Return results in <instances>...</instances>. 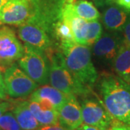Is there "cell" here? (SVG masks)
Instances as JSON below:
<instances>
[{
	"instance_id": "6da1fadb",
	"label": "cell",
	"mask_w": 130,
	"mask_h": 130,
	"mask_svg": "<svg viewBox=\"0 0 130 130\" xmlns=\"http://www.w3.org/2000/svg\"><path fill=\"white\" fill-rule=\"evenodd\" d=\"M103 103L118 122L130 126V84L118 75H103L99 82Z\"/></svg>"
},
{
	"instance_id": "7a4b0ae2",
	"label": "cell",
	"mask_w": 130,
	"mask_h": 130,
	"mask_svg": "<svg viewBox=\"0 0 130 130\" xmlns=\"http://www.w3.org/2000/svg\"><path fill=\"white\" fill-rule=\"evenodd\" d=\"M59 48L65 66L79 81L89 88L96 83L98 72L91 59L90 46L64 42L59 44Z\"/></svg>"
},
{
	"instance_id": "3957f363",
	"label": "cell",
	"mask_w": 130,
	"mask_h": 130,
	"mask_svg": "<svg viewBox=\"0 0 130 130\" xmlns=\"http://www.w3.org/2000/svg\"><path fill=\"white\" fill-rule=\"evenodd\" d=\"M75 0H66L61 12V20L71 28L75 43L90 46L101 36L102 25L98 21L89 22L79 18L73 9Z\"/></svg>"
},
{
	"instance_id": "277c9868",
	"label": "cell",
	"mask_w": 130,
	"mask_h": 130,
	"mask_svg": "<svg viewBox=\"0 0 130 130\" xmlns=\"http://www.w3.org/2000/svg\"><path fill=\"white\" fill-rule=\"evenodd\" d=\"M48 82L52 87L69 95H85L90 92L88 86L84 85L67 69L59 52L51 57Z\"/></svg>"
},
{
	"instance_id": "5b68a950",
	"label": "cell",
	"mask_w": 130,
	"mask_h": 130,
	"mask_svg": "<svg viewBox=\"0 0 130 130\" xmlns=\"http://www.w3.org/2000/svg\"><path fill=\"white\" fill-rule=\"evenodd\" d=\"M18 64L37 84L48 83L49 65L44 52L25 43L23 55L18 60Z\"/></svg>"
},
{
	"instance_id": "8992f818",
	"label": "cell",
	"mask_w": 130,
	"mask_h": 130,
	"mask_svg": "<svg viewBox=\"0 0 130 130\" xmlns=\"http://www.w3.org/2000/svg\"><path fill=\"white\" fill-rule=\"evenodd\" d=\"M4 81L7 94L14 98L27 97L38 88V84L14 63L5 71Z\"/></svg>"
},
{
	"instance_id": "52a82bcc",
	"label": "cell",
	"mask_w": 130,
	"mask_h": 130,
	"mask_svg": "<svg viewBox=\"0 0 130 130\" xmlns=\"http://www.w3.org/2000/svg\"><path fill=\"white\" fill-rule=\"evenodd\" d=\"M85 124L100 130H110L116 121L107 111L103 103L96 98H86L81 103Z\"/></svg>"
},
{
	"instance_id": "ba28073f",
	"label": "cell",
	"mask_w": 130,
	"mask_h": 130,
	"mask_svg": "<svg viewBox=\"0 0 130 130\" xmlns=\"http://www.w3.org/2000/svg\"><path fill=\"white\" fill-rule=\"evenodd\" d=\"M23 53L24 46L14 30L7 26L0 28V65L9 67L19 60Z\"/></svg>"
},
{
	"instance_id": "9c48e42d",
	"label": "cell",
	"mask_w": 130,
	"mask_h": 130,
	"mask_svg": "<svg viewBox=\"0 0 130 130\" xmlns=\"http://www.w3.org/2000/svg\"><path fill=\"white\" fill-rule=\"evenodd\" d=\"M33 13L30 0H10L0 9V23L20 25L27 22Z\"/></svg>"
},
{
	"instance_id": "30bf717a",
	"label": "cell",
	"mask_w": 130,
	"mask_h": 130,
	"mask_svg": "<svg viewBox=\"0 0 130 130\" xmlns=\"http://www.w3.org/2000/svg\"><path fill=\"white\" fill-rule=\"evenodd\" d=\"M18 36L25 43L44 53L51 50L53 42L48 34L30 20L19 25Z\"/></svg>"
},
{
	"instance_id": "8fae6325",
	"label": "cell",
	"mask_w": 130,
	"mask_h": 130,
	"mask_svg": "<svg viewBox=\"0 0 130 130\" xmlns=\"http://www.w3.org/2000/svg\"><path fill=\"white\" fill-rule=\"evenodd\" d=\"M59 123L69 130H76L83 124L82 108L75 95H69L58 110Z\"/></svg>"
},
{
	"instance_id": "7c38bea8",
	"label": "cell",
	"mask_w": 130,
	"mask_h": 130,
	"mask_svg": "<svg viewBox=\"0 0 130 130\" xmlns=\"http://www.w3.org/2000/svg\"><path fill=\"white\" fill-rule=\"evenodd\" d=\"M122 41L116 33H102L101 36L93 45V54L99 59L112 64Z\"/></svg>"
},
{
	"instance_id": "4fadbf2b",
	"label": "cell",
	"mask_w": 130,
	"mask_h": 130,
	"mask_svg": "<svg viewBox=\"0 0 130 130\" xmlns=\"http://www.w3.org/2000/svg\"><path fill=\"white\" fill-rule=\"evenodd\" d=\"M69 95L62 93L55 88L49 85H43L36 89L31 94L30 101L42 103L47 106L59 110L67 100Z\"/></svg>"
},
{
	"instance_id": "5bb4252c",
	"label": "cell",
	"mask_w": 130,
	"mask_h": 130,
	"mask_svg": "<svg viewBox=\"0 0 130 130\" xmlns=\"http://www.w3.org/2000/svg\"><path fill=\"white\" fill-rule=\"evenodd\" d=\"M128 12L121 7L111 6L105 9L103 13V23L107 30L117 31L123 30L127 21Z\"/></svg>"
},
{
	"instance_id": "9a60e30c",
	"label": "cell",
	"mask_w": 130,
	"mask_h": 130,
	"mask_svg": "<svg viewBox=\"0 0 130 130\" xmlns=\"http://www.w3.org/2000/svg\"><path fill=\"white\" fill-rule=\"evenodd\" d=\"M28 106L30 111L41 126L51 125L59 122L58 111L42 103L29 101Z\"/></svg>"
},
{
	"instance_id": "2e32d148",
	"label": "cell",
	"mask_w": 130,
	"mask_h": 130,
	"mask_svg": "<svg viewBox=\"0 0 130 130\" xmlns=\"http://www.w3.org/2000/svg\"><path fill=\"white\" fill-rule=\"evenodd\" d=\"M112 64L117 75L130 84V45L124 40Z\"/></svg>"
},
{
	"instance_id": "e0dca14e",
	"label": "cell",
	"mask_w": 130,
	"mask_h": 130,
	"mask_svg": "<svg viewBox=\"0 0 130 130\" xmlns=\"http://www.w3.org/2000/svg\"><path fill=\"white\" fill-rule=\"evenodd\" d=\"M12 113L23 130L37 129L40 124L30 111L28 101H22L18 103L12 109Z\"/></svg>"
},
{
	"instance_id": "ac0fdd59",
	"label": "cell",
	"mask_w": 130,
	"mask_h": 130,
	"mask_svg": "<svg viewBox=\"0 0 130 130\" xmlns=\"http://www.w3.org/2000/svg\"><path fill=\"white\" fill-rule=\"evenodd\" d=\"M73 9L79 18L86 21H98L101 14L92 2L87 0H75Z\"/></svg>"
},
{
	"instance_id": "d6986e66",
	"label": "cell",
	"mask_w": 130,
	"mask_h": 130,
	"mask_svg": "<svg viewBox=\"0 0 130 130\" xmlns=\"http://www.w3.org/2000/svg\"><path fill=\"white\" fill-rule=\"evenodd\" d=\"M53 39L60 44L64 42H75L70 27L64 21L60 20L55 25L53 32Z\"/></svg>"
},
{
	"instance_id": "ffe728a7",
	"label": "cell",
	"mask_w": 130,
	"mask_h": 130,
	"mask_svg": "<svg viewBox=\"0 0 130 130\" xmlns=\"http://www.w3.org/2000/svg\"><path fill=\"white\" fill-rule=\"evenodd\" d=\"M0 130H23L12 111L5 112L0 117Z\"/></svg>"
},
{
	"instance_id": "44dd1931",
	"label": "cell",
	"mask_w": 130,
	"mask_h": 130,
	"mask_svg": "<svg viewBox=\"0 0 130 130\" xmlns=\"http://www.w3.org/2000/svg\"><path fill=\"white\" fill-rule=\"evenodd\" d=\"M39 130H69L67 129L64 126H62L60 123H57L54 124H51V125H45L41 126Z\"/></svg>"
},
{
	"instance_id": "7402d4cb",
	"label": "cell",
	"mask_w": 130,
	"mask_h": 130,
	"mask_svg": "<svg viewBox=\"0 0 130 130\" xmlns=\"http://www.w3.org/2000/svg\"><path fill=\"white\" fill-rule=\"evenodd\" d=\"M123 32L124 36V41L130 45V17L129 18L127 19V21L124 26Z\"/></svg>"
},
{
	"instance_id": "603a6c76",
	"label": "cell",
	"mask_w": 130,
	"mask_h": 130,
	"mask_svg": "<svg viewBox=\"0 0 130 130\" xmlns=\"http://www.w3.org/2000/svg\"><path fill=\"white\" fill-rule=\"evenodd\" d=\"M7 98V92L5 89V81H4V77L0 72V99L4 100Z\"/></svg>"
},
{
	"instance_id": "cb8c5ba5",
	"label": "cell",
	"mask_w": 130,
	"mask_h": 130,
	"mask_svg": "<svg viewBox=\"0 0 130 130\" xmlns=\"http://www.w3.org/2000/svg\"><path fill=\"white\" fill-rule=\"evenodd\" d=\"M117 4L128 12H130V0H117Z\"/></svg>"
},
{
	"instance_id": "d4e9b609",
	"label": "cell",
	"mask_w": 130,
	"mask_h": 130,
	"mask_svg": "<svg viewBox=\"0 0 130 130\" xmlns=\"http://www.w3.org/2000/svg\"><path fill=\"white\" fill-rule=\"evenodd\" d=\"M11 106L10 103L6 101H0V117L2 116L5 112H7Z\"/></svg>"
},
{
	"instance_id": "484cf974",
	"label": "cell",
	"mask_w": 130,
	"mask_h": 130,
	"mask_svg": "<svg viewBox=\"0 0 130 130\" xmlns=\"http://www.w3.org/2000/svg\"><path fill=\"white\" fill-rule=\"evenodd\" d=\"M110 130H130V126L121 124L120 122H116Z\"/></svg>"
},
{
	"instance_id": "4316f807",
	"label": "cell",
	"mask_w": 130,
	"mask_h": 130,
	"mask_svg": "<svg viewBox=\"0 0 130 130\" xmlns=\"http://www.w3.org/2000/svg\"><path fill=\"white\" fill-rule=\"evenodd\" d=\"M76 130H100L95 128V127H93V126H91L87 125V124H83L82 125L80 126L79 127H78Z\"/></svg>"
},
{
	"instance_id": "83f0119b",
	"label": "cell",
	"mask_w": 130,
	"mask_h": 130,
	"mask_svg": "<svg viewBox=\"0 0 130 130\" xmlns=\"http://www.w3.org/2000/svg\"><path fill=\"white\" fill-rule=\"evenodd\" d=\"M93 1H94L97 5H105V4H107L108 2H110L111 0H93Z\"/></svg>"
},
{
	"instance_id": "f1b7e54d",
	"label": "cell",
	"mask_w": 130,
	"mask_h": 130,
	"mask_svg": "<svg viewBox=\"0 0 130 130\" xmlns=\"http://www.w3.org/2000/svg\"><path fill=\"white\" fill-rule=\"evenodd\" d=\"M10 0H0V9H2Z\"/></svg>"
},
{
	"instance_id": "f546056e",
	"label": "cell",
	"mask_w": 130,
	"mask_h": 130,
	"mask_svg": "<svg viewBox=\"0 0 130 130\" xmlns=\"http://www.w3.org/2000/svg\"><path fill=\"white\" fill-rule=\"evenodd\" d=\"M30 130H39V129H30Z\"/></svg>"
},
{
	"instance_id": "4dcf8cb0",
	"label": "cell",
	"mask_w": 130,
	"mask_h": 130,
	"mask_svg": "<svg viewBox=\"0 0 130 130\" xmlns=\"http://www.w3.org/2000/svg\"><path fill=\"white\" fill-rule=\"evenodd\" d=\"M2 25V23H0V25Z\"/></svg>"
}]
</instances>
